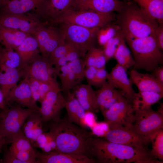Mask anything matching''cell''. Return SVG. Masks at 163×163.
<instances>
[{"label": "cell", "instance_id": "cell-48", "mask_svg": "<svg viewBox=\"0 0 163 163\" xmlns=\"http://www.w3.org/2000/svg\"><path fill=\"white\" fill-rule=\"evenodd\" d=\"M96 125L94 127V130L92 133L93 134L98 136H104L109 129L108 125L105 122L104 123Z\"/></svg>", "mask_w": 163, "mask_h": 163}, {"label": "cell", "instance_id": "cell-41", "mask_svg": "<svg viewBox=\"0 0 163 163\" xmlns=\"http://www.w3.org/2000/svg\"><path fill=\"white\" fill-rule=\"evenodd\" d=\"M68 63L80 84L85 78L86 67L84 59L79 58Z\"/></svg>", "mask_w": 163, "mask_h": 163}, {"label": "cell", "instance_id": "cell-52", "mask_svg": "<svg viewBox=\"0 0 163 163\" xmlns=\"http://www.w3.org/2000/svg\"><path fill=\"white\" fill-rule=\"evenodd\" d=\"M7 144L8 143L5 139L0 134V151L3 145Z\"/></svg>", "mask_w": 163, "mask_h": 163}, {"label": "cell", "instance_id": "cell-54", "mask_svg": "<svg viewBox=\"0 0 163 163\" xmlns=\"http://www.w3.org/2000/svg\"><path fill=\"white\" fill-rule=\"evenodd\" d=\"M2 0H0V2H1L2 1Z\"/></svg>", "mask_w": 163, "mask_h": 163}, {"label": "cell", "instance_id": "cell-42", "mask_svg": "<svg viewBox=\"0 0 163 163\" xmlns=\"http://www.w3.org/2000/svg\"><path fill=\"white\" fill-rule=\"evenodd\" d=\"M9 151L22 163H38L37 151L36 153L27 151H22L9 149Z\"/></svg>", "mask_w": 163, "mask_h": 163}, {"label": "cell", "instance_id": "cell-23", "mask_svg": "<svg viewBox=\"0 0 163 163\" xmlns=\"http://www.w3.org/2000/svg\"><path fill=\"white\" fill-rule=\"evenodd\" d=\"M15 51L19 55L25 69L30 63L40 56L37 41L31 35L25 39Z\"/></svg>", "mask_w": 163, "mask_h": 163}, {"label": "cell", "instance_id": "cell-31", "mask_svg": "<svg viewBox=\"0 0 163 163\" xmlns=\"http://www.w3.org/2000/svg\"><path fill=\"white\" fill-rule=\"evenodd\" d=\"M0 66L25 69L18 53L13 49L5 47L0 48Z\"/></svg>", "mask_w": 163, "mask_h": 163}, {"label": "cell", "instance_id": "cell-4", "mask_svg": "<svg viewBox=\"0 0 163 163\" xmlns=\"http://www.w3.org/2000/svg\"><path fill=\"white\" fill-rule=\"evenodd\" d=\"M129 45L136 69L152 72L163 63V54L152 36L125 40Z\"/></svg>", "mask_w": 163, "mask_h": 163}, {"label": "cell", "instance_id": "cell-28", "mask_svg": "<svg viewBox=\"0 0 163 163\" xmlns=\"http://www.w3.org/2000/svg\"><path fill=\"white\" fill-rule=\"evenodd\" d=\"M163 97V93L152 91H139L132 104L134 110H142L151 107Z\"/></svg>", "mask_w": 163, "mask_h": 163}, {"label": "cell", "instance_id": "cell-39", "mask_svg": "<svg viewBox=\"0 0 163 163\" xmlns=\"http://www.w3.org/2000/svg\"><path fill=\"white\" fill-rule=\"evenodd\" d=\"M74 49H77L72 45L65 41L51 52L48 60L50 64L53 66L57 59L66 56L69 51Z\"/></svg>", "mask_w": 163, "mask_h": 163}, {"label": "cell", "instance_id": "cell-38", "mask_svg": "<svg viewBox=\"0 0 163 163\" xmlns=\"http://www.w3.org/2000/svg\"><path fill=\"white\" fill-rule=\"evenodd\" d=\"M41 120L39 112L35 110L29 115L25 120L22 127V130L25 136L30 141L33 130L37 123Z\"/></svg>", "mask_w": 163, "mask_h": 163}, {"label": "cell", "instance_id": "cell-16", "mask_svg": "<svg viewBox=\"0 0 163 163\" xmlns=\"http://www.w3.org/2000/svg\"><path fill=\"white\" fill-rule=\"evenodd\" d=\"M107 82L113 88H118L132 104L136 93L132 88L126 69L117 63L108 73Z\"/></svg>", "mask_w": 163, "mask_h": 163}, {"label": "cell", "instance_id": "cell-27", "mask_svg": "<svg viewBox=\"0 0 163 163\" xmlns=\"http://www.w3.org/2000/svg\"><path fill=\"white\" fill-rule=\"evenodd\" d=\"M30 35L20 30L0 26V43L6 48L15 50Z\"/></svg>", "mask_w": 163, "mask_h": 163}, {"label": "cell", "instance_id": "cell-34", "mask_svg": "<svg viewBox=\"0 0 163 163\" xmlns=\"http://www.w3.org/2000/svg\"><path fill=\"white\" fill-rule=\"evenodd\" d=\"M33 147L41 149L45 153H47L56 149V145L53 138L49 131L43 132L37 138Z\"/></svg>", "mask_w": 163, "mask_h": 163}, {"label": "cell", "instance_id": "cell-6", "mask_svg": "<svg viewBox=\"0 0 163 163\" xmlns=\"http://www.w3.org/2000/svg\"><path fill=\"white\" fill-rule=\"evenodd\" d=\"M134 110L133 121L129 129L152 142L158 131L163 128V114L151 107Z\"/></svg>", "mask_w": 163, "mask_h": 163}, {"label": "cell", "instance_id": "cell-29", "mask_svg": "<svg viewBox=\"0 0 163 163\" xmlns=\"http://www.w3.org/2000/svg\"><path fill=\"white\" fill-rule=\"evenodd\" d=\"M147 14L163 24V0H133Z\"/></svg>", "mask_w": 163, "mask_h": 163}, {"label": "cell", "instance_id": "cell-12", "mask_svg": "<svg viewBox=\"0 0 163 163\" xmlns=\"http://www.w3.org/2000/svg\"><path fill=\"white\" fill-rule=\"evenodd\" d=\"M101 113L108 125L118 124L129 128L133 121L134 110L132 104L123 96Z\"/></svg>", "mask_w": 163, "mask_h": 163}, {"label": "cell", "instance_id": "cell-51", "mask_svg": "<svg viewBox=\"0 0 163 163\" xmlns=\"http://www.w3.org/2000/svg\"><path fill=\"white\" fill-rule=\"evenodd\" d=\"M6 105L5 98L0 89V108L3 109L6 107Z\"/></svg>", "mask_w": 163, "mask_h": 163}, {"label": "cell", "instance_id": "cell-25", "mask_svg": "<svg viewBox=\"0 0 163 163\" xmlns=\"http://www.w3.org/2000/svg\"><path fill=\"white\" fill-rule=\"evenodd\" d=\"M25 69L0 66V86L5 98L17 85L22 77H25Z\"/></svg>", "mask_w": 163, "mask_h": 163}, {"label": "cell", "instance_id": "cell-9", "mask_svg": "<svg viewBox=\"0 0 163 163\" xmlns=\"http://www.w3.org/2000/svg\"><path fill=\"white\" fill-rule=\"evenodd\" d=\"M32 35L37 41L41 56L48 59L51 52L65 42L59 28L52 25L46 26L42 22L36 27Z\"/></svg>", "mask_w": 163, "mask_h": 163}, {"label": "cell", "instance_id": "cell-53", "mask_svg": "<svg viewBox=\"0 0 163 163\" xmlns=\"http://www.w3.org/2000/svg\"><path fill=\"white\" fill-rule=\"evenodd\" d=\"M122 0V1H130V0Z\"/></svg>", "mask_w": 163, "mask_h": 163}, {"label": "cell", "instance_id": "cell-50", "mask_svg": "<svg viewBox=\"0 0 163 163\" xmlns=\"http://www.w3.org/2000/svg\"><path fill=\"white\" fill-rule=\"evenodd\" d=\"M152 74L159 81L163 84V66L156 67L151 72Z\"/></svg>", "mask_w": 163, "mask_h": 163}, {"label": "cell", "instance_id": "cell-36", "mask_svg": "<svg viewBox=\"0 0 163 163\" xmlns=\"http://www.w3.org/2000/svg\"><path fill=\"white\" fill-rule=\"evenodd\" d=\"M9 149L33 153L37 152L22 130L13 139Z\"/></svg>", "mask_w": 163, "mask_h": 163}, {"label": "cell", "instance_id": "cell-49", "mask_svg": "<svg viewBox=\"0 0 163 163\" xmlns=\"http://www.w3.org/2000/svg\"><path fill=\"white\" fill-rule=\"evenodd\" d=\"M2 162L4 163H22L21 161L17 159L9 150L4 155Z\"/></svg>", "mask_w": 163, "mask_h": 163}, {"label": "cell", "instance_id": "cell-13", "mask_svg": "<svg viewBox=\"0 0 163 163\" xmlns=\"http://www.w3.org/2000/svg\"><path fill=\"white\" fill-rule=\"evenodd\" d=\"M74 0H43L32 14L42 22L51 23L72 8Z\"/></svg>", "mask_w": 163, "mask_h": 163}, {"label": "cell", "instance_id": "cell-15", "mask_svg": "<svg viewBox=\"0 0 163 163\" xmlns=\"http://www.w3.org/2000/svg\"><path fill=\"white\" fill-rule=\"evenodd\" d=\"M25 72L24 77L32 78L54 86L59 87L54 77L56 75L54 67L48 59L41 55L28 66L25 69Z\"/></svg>", "mask_w": 163, "mask_h": 163}, {"label": "cell", "instance_id": "cell-26", "mask_svg": "<svg viewBox=\"0 0 163 163\" xmlns=\"http://www.w3.org/2000/svg\"><path fill=\"white\" fill-rule=\"evenodd\" d=\"M38 163H94L89 159H78L56 150L47 153L37 152Z\"/></svg>", "mask_w": 163, "mask_h": 163}, {"label": "cell", "instance_id": "cell-14", "mask_svg": "<svg viewBox=\"0 0 163 163\" xmlns=\"http://www.w3.org/2000/svg\"><path fill=\"white\" fill-rule=\"evenodd\" d=\"M41 22L32 14L0 13V26L31 35Z\"/></svg>", "mask_w": 163, "mask_h": 163}, {"label": "cell", "instance_id": "cell-5", "mask_svg": "<svg viewBox=\"0 0 163 163\" xmlns=\"http://www.w3.org/2000/svg\"><path fill=\"white\" fill-rule=\"evenodd\" d=\"M117 15L113 12L104 13L90 10L70 8L50 24L67 23L89 28H101L115 21Z\"/></svg>", "mask_w": 163, "mask_h": 163}, {"label": "cell", "instance_id": "cell-45", "mask_svg": "<svg viewBox=\"0 0 163 163\" xmlns=\"http://www.w3.org/2000/svg\"><path fill=\"white\" fill-rule=\"evenodd\" d=\"M163 24H159L156 29L153 37L158 46L161 51L163 50Z\"/></svg>", "mask_w": 163, "mask_h": 163}, {"label": "cell", "instance_id": "cell-33", "mask_svg": "<svg viewBox=\"0 0 163 163\" xmlns=\"http://www.w3.org/2000/svg\"><path fill=\"white\" fill-rule=\"evenodd\" d=\"M113 57L117 61V64L126 70L134 66L135 64L131 52L126 44L125 40L121 42L117 48Z\"/></svg>", "mask_w": 163, "mask_h": 163}, {"label": "cell", "instance_id": "cell-8", "mask_svg": "<svg viewBox=\"0 0 163 163\" xmlns=\"http://www.w3.org/2000/svg\"><path fill=\"white\" fill-rule=\"evenodd\" d=\"M59 28L65 41L73 45L85 55L95 44L100 28H89L67 23H62Z\"/></svg>", "mask_w": 163, "mask_h": 163}, {"label": "cell", "instance_id": "cell-10", "mask_svg": "<svg viewBox=\"0 0 163 163\" xmlns=\"http://www.w3.org/2000/svg\"><path fill=\"white\" fill-rule=\"evenodd\" d=\"M60 88L49 91L40 102L39 110L43 123L56 121L61 118V110L65 107L66 101Z\"/></svg>", "mask_w": 163, "mask_h": 163}, {"label": "cell", "instance_id": "cell-3", "mask_svg": "<svg viewBox=\"0 0 163 163\" xmlns=\"http://www.w3.org/2000/svg\"><path fill=\"white\" fill-rule=\"evenodd\" d=\"M117 14L115 22L119 26L125 40L151 36L159 24L134 1L125 2Z\"/></svg>", "mask_w": 163, "mask_h": 163}, {"label": "cell", "instance_id": "cell-24", "mask_svg": "<svg viewBox=\"0 0 163 163\" xmlns=\"http://www.w3.org/2000/svg\"><path fill=\"white\" fill-rule=\"evenodd\" d=\"M43 0H2L0 13L25 14L36 8Z\"/></svg>", "mask_w": 163, "mask_h": 163}, {"label": "cell", "instance_id": "cell-22", "mask_svg": "<svg viewBox=\"0 0 163 163\" xmlns=\"http://www.w3.org/2000/svg\"><path fill=\"white\" fill-rule=\"evenodd\" d=\"M96 91V102L101 112L108 109L123 96L121 92L116 89L107 82Z\"/></svg>", "mask_w": 163, "mask_h": 163}, {"label": "cell", "instance_id": "cell-11", "mask_svg": "<svg viewBox=\"0 0 163 163\" xmlns=\"http://www.w3.org/2000/svg\"><path fill=\"white\" fill-rule=\"evenodd\" d=\"M109 129L104 136L107 140L115 143L146 148L150 143L127 127L118 124L108 125Z\"/></svg>", "mask_w": 163, "mask_h": 163}, {"label": "cell", "instance_id": "cell-7", "mask_svg": "<svg viewBox=\"0 0 163 163\" xmlns=\"http://www.w3.org/2000/svg\"><path fill=\"white\" fill-rule=\"evenodd\" d=\"M34 110L20 105L6 107L0 112V134L8 144L22 130L23 125Z\"/></svg>", "mask_w": 163, "mask_h": 163}, {"label": "cell", "instance_id": "cell-21", "mask_svg": "<svg viewBox=\"0 0 163 163\" xmlns=\"http://www.w3.org/2000/svg\"><path fill=\"white\" fill-rule=\"evenodd\" d=\"M73 93L86 112L93 113L99 110L96 104V91L88 84H78L73 89Z\"/></svg>", "mask_w": 163, "mask_h": 163}, {"label": "cell", "instance_id": "cell-1", "mask_svg": "<svg viewBox=\"0 0 163 163\" xmlns=\"http://www.w3.org/2000/svg\"><path fill=\"white\" fill-rule=\"evenodd\" d=\"M49 122V132L55 142L56 151L78 159L93 160L89 148L90 139L94 135L92 133L70 121L67 116Z\"/></svg>", "mask_w": 163, "mask_h": 163}, {"label": "cell", "instance_id": "cell-37", "mask_svg": "<svg viewBox=\"0 0 163 163\" xmlns=\"http://www.w3.org/2000/svg\"><path fill=\"white\" fill-rule=\"evenodd\" d=\"M100 28L97 37L99 43L104 45L120 29L115 21Z\"/></svg>", "mask_w": 163, "mask_h": 163}, {"label": "cell", "instance_id": "cell-47", "mask_svg": "<svg viewBox=\"0 0 163 163\" xmlns=\"http://www.w3.org/2000/svg\"><path fill=\"white\" fill-rule=\"evenodd\" d=\"M85 55L77 49H73L66 55L68 62L72 61L79 58H84Z\"/></svg>", "mask_w": 163, "mask_h": 163}, {"label": "cell", "instance_id": "cell-40", "mask_svg": "<svg viewBox=\"0 0 163 163\" xmlns=\"http://www.w3.org/2000/svg\"><path fill=\"white\" fill-rule=\"evenodd\" d=\"M153 142L151 152L156 159L163 160V129H160L156 135Z\"/></svg>", "mask_w": 163, "mask_h": 163}, {"label": "cell", "instance_id": "cell-18", "mask_svg": "<svg viewBox=\"0 0 163 163\" xmlns=\"http://www.w3.org/2000/svg\"><path fill=\"white\" fill-rule=\"evenodd\" d=\"M126 1L120 0H74L72 8L108 13L118 12Z\"/></svg>", "mask_w": 163, "mask_h": 163}, {"label": "cell", "instance_id": "cell-32", "mask_svg": "<svg viewBox=\"0 0 163 163\" xmlns=\"http://www.w3.org/2000/svg\"><path fill=\"white\" fill-rule=\"evenodd\" d=\"M84 59L86 67L92 66L97 69L105 68L107 61L103 49L95 47L87 51Z\"/></svg>", "mask_w": 163, "mask_h": 163}, {"label": "cell", "instance_id": "cell-46", "mask_svg": "<svg viewBox=\"0 0 163 163\" xmlns=\"http://www.w3.org/2000/svg\"><path fill=\"white\" fill-rule=\"evenodd\" d=\"M97 70V68L92 66L85 68V78L86 79L88 84L91 86L92 85Z\"/></svg>", "mask_w": 163, "mask_h": 163}, {"label": "cell", "instance_id": "cell-2", "mask_svg": "<svg viewBox=\"0 0 163 163\" xmlns=\"http://www.w3.org/2000/svg\"><path fill=\"white\" fill-rule=\"evenodd\" d=\"M91 159L98 163H162L147 148L109 141L94 135L89 143Z\"/></svg>", "mask_w": 163, "mask_h": 163}, {"label": "cell", "instance_id": "cell-20", "mask_svg": "<svg viewBox=\"0 0 163 163\" xmlns=\"http://www.w3.org/2000/svg\"><path fill=\"white\" fill-rule=\"evenodd\" d=\"M65 107L67 117L70 121L85 129L87 126L86 112L80 104L73 92H67Z\"/></svg>", "mask_w": 163, "mask_h": 163}, {"label": "cell", "instance_id": "cell-43", "mask_svg": "<svg viewBox=\"0 0 163 163\" xmlns=\"http://www.w3.org/2000/svg\"><path fill=\"white\" fill-rule=\"evenodd\" d=\"M108 73L105 68L97 69L92 86L100 87L106 83Z\"/></svg>", "mask_w": 163, "mask_h": 163}, {"label": "cell", "instance_id": "cell-19", "mask_svg": "<svg viewBox=\"0 0 163 163\" xmlns=\"http://www.w3.org/2000/svg\"><path fill=\"white\" fill-rule=\"evenodd\" d=\"M132 84L136 85L139 91H152L163 93V84L152 74L139 72L135 69L129 73Z\"/></svg>", "mask_w": 163, "mask_h": 163}, {"label": "cell", "instance_id": "cell-17", "mask_svg": "<svg viewBox=\"0 0 163 163\" xmlns=\"http://www.w3.org/2000/svg\"><path fill=\"white\" fill-rule=\"evenodd\" d=\"M6 104L15 103L22 107L38 111L40 107L34 100L26 77L14 87L5 98Z\"/></svg>", "mask_w": 163, "mask_h": 163}, {"label": "cell", "instance_id": "cell-44", "mask_svg": "<svg viewBox=\"0 0 163 163\" xmlns=\"http://www.w3.org/2000/svg\"><path fill=\"white\" fill-rule=\"evenodd\" d=\"M26 77L27 79L33 98L36 102H40L39 89L40 81L31 78Z\"/></svg>", "mask_w": 163, "mask_h": 163}, {"label": "cell", "instance_id": "cell-30", "mask_svg": "<svg viewBox=\"0 0 163 163\" xmlns=\"http://www.w3.org/2000/svg\"><path fill=\"white\" fill-rule=\"evenodd\" d=\"M55 74L60 80L61 86L60 89L61 91L67 92L79 84L68 62L61 66L59 71L55 73Z\"/></svg>", "mask_w": 163, "mask_h": 163}, {"label": "cell", "instance_id": "cell-35", "mask_svg": "<svg viewBox=\"0 0 163 163\" xmlns=\"http://www.w3.org/2000/svg\"><path fill=\"white\" fill-rule=\"evenodd\" d=\"M124 40L123 34L120 29L105 43L104 45V48L103 50L107 61L113 57L117 48Z\"/></svg>", "mask_w": 163, "mask_h": 163}]
</instances>
